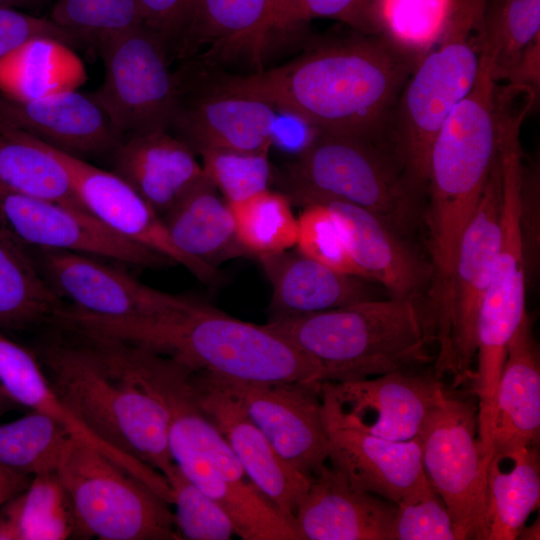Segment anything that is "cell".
Masks as SVG:
<instances>
[{"mask_svg":"<svg viewBox=\"0 0 540 540\" xmlns=\"http://www.w3.org/2000/svg\"><path fill=\"white\" fill-rule=\"evenodd\" d=\"M32 350L52 388L97 438L168 480L170 398L192 371L178 360L108 336L50 323Z\"/></svg>","mask_w":540,"mask_h":540,"instance_id":"1","label":"cell"},{"mask_svg":"<svg viewBox=\"0 0 540 540\" xmlns=\"http://www.w3.org/2000/svg\"><path fill=\"white\" fill-rule=\"evenodd\" d=\"M419 59L383 35L358 32L273 69L204 71L217 87L262 100L318 132L388 140L398 98Z\"/></svg>","mask_w":540,"mask_h":540,"instance_id":"2","label":"cell"},{"mask_svg":"<svg viewBox=\"0 0 540 540\" xmlns=\"http://www.w3.org/2000/svg\"><path fill=\"white\" fill-rule=\"evenodd\" d=\"M79 323L89 332L172 357L193 371L253 382L323 381L321 366L266 324L248 323L191 299L152 317L84 313Z\"/></svg>","mask_w":540,"mask_h":540,"instance_id":"3","label":"cell"},{"mask_svg":"<svg viewBox=\"0 0 540 540\" xmlns=\"http://www.w3.org/2000/svg\"><path fill=\"white\" fill-rule=\"evenodd\" d=\"M497 85L482 55L472 89L444 121L430 150L424 215L431 257L428 307L440 328L450 324L451 281L462 233L498 155Z\"/></svg>","mask_w":540,"mask_h":540,"instance_id":"4","label":"cell"},{"mask_svg":"<svg viewBox=\"0 0 540 540\" xmlns=\"http://www.w3.org/2000/svg\"><path fill=\"white\" fill-rule=\"evenodd\" d=\"M419 299H370L268 321L266 326L313 358L322 368L323 381L358 380L433 361L429 349L435 331Z\"/></svg>","mask_w":540,"mask_h":540,"instance_id":"5","label":"cell"},{"mask_svg":"<svg viewBox=\"0 0 540 540\" xmlns=\"http://www.w3.org/2000/svg\"><path fill=\"white\" fill-rule=\"evenodd\" d=\"M292 204L344 201L375 214L407 238L424 221L422 190L389 140L318 132L299 155L273 172Z\"/></svg>","mask_w":540,"mask_h":540,"instance_id":"6","label":"cell"},{"mask_svg":"<svg viewBox=\"0 0 540 540\" xmlns=\"http://www.w3.org/2000/svg\"><path fill=\"white\" fill-rule=\"evenodd\" d=\"M485 3L454 0L443 30L408 77L391 119L389 140L408 174L424 191L434 138L468 95L480 69Z\"/></svg>","mask_w":540,"mask_h":540,"instance_id":"7","label":"cell"},{"mask_svg":"<svg viewBox=\"0 0 540 540\" xmlns=\"http://www.w3.org/2000/svg\"><path fill=\"white\" fill-rule=\"evenodd\" d=\"M169 448L174 463L231 519L243 540H303L294 519L250 480L229 444L204 414L190 377L170 399Z\"/></svg>","mask_w":540,"mask_h":540,"instance_id":"8","label":"cell"},{"mask_svg":"<svg viewBox=\"0 0 540 540\" xmlns=\"http://www.w3.org/2000/svg\"><path fill=\"white\" fill-rule=\"evenodd\" d=\"M521 123L507 119L498 124V156L502 179V240L496 267L483 298L477 321V369L473 372L478 407L494 409L498 382L509 342L525 310L526 267L520 229L523 177Z\"/></svg>","mask_w":540,"mask_h":540,"instance_id":"9","label":"cell"},{"mask_svg":"<svg viewBox=\"0 0 540 540\" xmlns=\"http://www.w3.org/2000/svg\"><path fill=\"white\" fill-rule=\"evenodd\" d=\"M56 472L86 539H181L169 504L94 447L72 437Z\"/></svg>","mask_w":540,"mask_h":540,"instance_id":"10","label":"cell"},{"mask_svg":"<svg viewBox=\"0 0 540 540\" xmlns=\"http://www.w3.org/2000/svg\"><path fill=\"white\" fill-rule=\"evenodd\" d=\"M97 49L104 64V78L88 95L122 139L169 131L177 83L165 40L139 24L114 34Z\"/></svg>","mask_w":540,"mask_h":540,"instance_id":"11","label":"cell"},{"mask_svg":"<svg viewBox=\"0 0 540 540\" xmlns=\"http://www.w3.org/2000/svg\"><path fill=\"white\" fill-rule=\"evenodd\" d=\"M417 438L424 472L449 510L456 540L483 539L491 459L479 440L475 403L445 392Z\"/></svg>","mask_w":540,"mask_h":540,"instance_id":"12","label":"cell"},{"mask_svg":"<svg viewBox=\"0 0 540 540\" xmlns=\"http://www.w3.org/2000/svg\"><path fill=\"white\" fill-rule=\"evenodd\" d=\"M175 75L177 96L169 132L197 155L206 150L270 151L277 115L273 106L217 87L192 58Z\"/></svg>","mask_w":540,"mask_h":540,"instance_id":"13","label":"cell"},{"mask_svg":"<svg viewBox=\"0 0 540 540\" xmlns=\"http://www.w3.org/2000/svg\"><path fill=\"white\" fill-rule=\"evenodd\" d=\"M501 210L502 179L497 155L482 197L462 233L452 274L450 359L455 385L473 376L479 310L501 247Z\"/></svg>","mask_w":540,"mask_h":540,"instance_id":"14","label":"cell"},{"mask_svg":"<svg viewBox=\"0 0 540 540\" xmlns=\"http://www.w3.org/2000/svg\"><path fill=\"white\" fill-rule=\"evenodd\" d=\"M445 392L436 374L413 370L321 382L326 418L393 441L414 439Z\"/></svg>","mask_w":540,"mask_h":540,"instance_id":"15","label":"cell"},{"mask_svg":"<svg viewBox=\"0 0 540 540\" xmlns=\"http://www.w3.org/2000/svg\"><path fill=\"white\" fill-rule=\"evenodd\" d=\"M225 379L286 463L308 477L326 464L328 433L321 382Z\"/></svg>","mask_w":540,"mask_h":540,"instance_id":"16","label":"cell"},{"mask_svg":"<svg viewBox=\"0 0 540 540\" xmlns=\"http://www.w3.org/2000/svg\"><path fill=\"white\" fill-rule=\"evenodd\" d=\"M190 381L200 408L225 438L250 480L275 507L295 520L310 477L281 458L225 378L193 371Z\"/></svg>","mask_w":540,"mask_h":540,"instance_id":"17","label":"cell"},{"mask_svg":"<svg viewBox=\"0 0 540 540\" xmlns=\"http://www.w3.org/2000/svg\"><path fill=\"white\" fill-rule=\"evenodd\" d=\"M31 248V247H30ZM46 281L70 306L104 318L156 316L182 305L187 298L147 286L128 273L91 255L31 248Z\"/></svg>","mask_w":540,"mask_h":540,"instance_id":"18","label":"cell"},{"mask_svg":"<svg viewBox=\"0 0 540 540\" xmlns=\"http://www.w3.org/2000/svg\"><path fill=\"white\" fill-rule=\"evenodd\" d=\"M0 213L31 248L83 253L144 268L174 264L165 256L113 232L87 211L15 193L2 186Z\"/></svg>","mask_w":540,"mask_h":540,"instance_id":"19","label":"cell"},{"mask_svg":"<svg viewBox=\"0 0 540 540\" xmlns=\"http://www.w3.org/2000/svg\"><path fill=\"white\" fill-rule=\"evenodd\" d=\"M46 146L65 167L81 204L105 226L185 267L203 283L216 284L221 280L218 269L194 260L178 249L161 216L119 176Z\"/></svg>","mask_w":540,"mask_h":540,"instance_id":"20","label":"cell"},{"mask_svg":"<svg viewBox=\"0 0 540 540\" xmlns=\"http://www.w3.org/2000/svg\"><path fill=\"white\" fill-rule=\"evenodd\" d=\"M281 15L279 0H195L175 56L215 70L247 63L259 72L267 43L280 32Z\"/></svg>","mask_w":540,"mask_h":540,"instance_id":"21","label":"cell"},{"mask_svg":"<svg viewBox=\"0 0 540 540\" xmlns=\"http://www.w3.org/2000/svg\"><path fill=\"white\" fill-rule=\"evenodd\" d=\"M359 276L383 285L392 297L420 298L428 289L431 266L370 211L338 200H322Z\"/></svg>","mask_w":540,"mask_h":540,"instance_id":"22","label":"cell"},{"mask_svg":"<svg viewBox=\"0 0 540 540\" xmlns=\"http://www.w3.org/2000/svg\"><path fill=\"white\" fill-rule=\"evenodd\" d=\"M26 133L82 158L110 155L122 140L102 109L77 90L19 101L0 93V130Z\"/></svg>","mask_w":540,"mask_h":540,"instance_id":"23","label":"cell"},{"mask_svg":"<svg viewBox=\"0 0 540 540\" xmlns=\"http://www.w3.org/2000/svg\"><path fill=\"white\" fill-rule=\"evenodd\" d=\"M395 514V503L324 464L310 476L295 520L303 540H394Z\"/></svg>","mask_w":540,"mask_h":540,"instance_id":"24","label":"cell"},{"mask_svg":"<svg viewBox=\"0 0 540 540\" xmlns=\"http://www.w3.org/2000/svg\"><path fill=\"white\" fill-rule=\"evenodd\" d=\"M324 418L327 461L354 487L396 504L428 481L417 436L393 441Z\"/></svg>","mask_w":540,"mask_h":540,"instance_id":"25","label":"cell"},{"mask_svg":"<svg viewBox=\"0 0 540 540\" xmlns=\"http://www.w3.org/2000/svg\"><path fill=\"white\" fill-rule=\"evenodd\" d=\"M109 156L111 172L161 217L204 174L197 154L169 131L124 138Z\"/></svg>","mask_w":540,"mask_h":540,"instance_id":"26","label":"cell"},{"mask_svg":"<svg viewBox=\"0 0 540 540\" xmlns=\"http://www.w3.org/2000/svg\"><path fill=\"white\" fill-rule=\"evenodd\" d=\"M272 286L269 321L322 312L374 299L364 278L296 251L258 257Z\"/></svg>","mask_w":540,"mask_h":540,"instance_id":"27","label":"cell"},{"mask_svg":"<svg viewBox=\"0 0 540 540\" xmlns=\"http://www.w3.org/2000/svg\"><path fill=\"white\" fill-rule=\"evenodd\" d=\"M539 435V352L526 313L509 342L498 382L491 432L493 454L538 446Z\"/></svg>","mask_w":540,"mask_h":540,"instance_id":"28","label":"cell"},{"mask_svg":"<svg viewBox=\"0 0 540 540\" xmlns=\"http://www.w3.org/2000/svg\"><path fill=\"white\" fill-rule=\"evenodd\" d=\"M161 218L178 249L210 267L250 256L238 238L229 203L205 173Z\"/></svg>","mask_w":540,"mask_h":540,"instance_id":"29","label":"cell"},{"mask_svg":"<svg viewBox=\"0 0 540 540\" xmlns=\"http://www.w3.org/2000/svg\"><path fill=\"white\" fill-rule=\"evenodd\" d=\"M63 304L41 273L32 249L0 213V331L49 324Z\"/></svg>","mask_w":540,"mask_h":540,"instance_id":"30","label":"cell"},{"mask_svg":"<svg viewBox=\"0 0 540 540\" xmlns=\"http://www.w3.org/2000/svg\"><path fill=\"white\" fill-rule=\"evenodd\" d=\"M539 499L538 446L494 453L487 471L483 539H517Z\"/></svg>","mask_w":540,"mask_h":540,"instance_id":"31","label":"cell"},{"mask_svg":"<svg viewBox=\"0 0 540 540\" xmlns=\"http://www.w3.org/2000/svg\"><path fill=\"white\" fill-rule=\"evenodd\" d=\"M86 78L72 47L54 38L31 39L0 59V93L19 101L77 90Z\"/></svg>","mask_w":540,"mask_h":540,"instance_id":"32","label":"cell"},{"mask_svg":"<svg viewBox=\"0 0 540 540\" xmlns=\"http://www.w3.org/2000/svg\"><path fill=\"white\" fill-rule=\"evenodd\" d=\"M0 186L87 211L63 164L46 144L23 132L0 130Z\"/></svg>","mask_w":540,"mask_h":540,"instance_id":"33","label":"cell"},{"mask_svg":"<svg viewBox=\"0 0 540 540\" xmlns=\"http://www.w3.org/2000/svg\"><path fill=\"white\" fill-rule=\"evenodd\" d=\"M480 34L493 78L509 82L529 51L540 45V0H486Z\"/></svg>","mask_w":540,"mask_h":540,"instance_id":"34","label":"cell"},{"mask_svg":"<svg viewBox=\"0 0 540 540\" xmlns=\"http://www.w3.org/2000/svg\"><path fill=\"white\" fill-rule=\"evenodd\" d=\"M16 540L86 539L56 471L32 477L28 487L1 506Z\"/></svg>","mask_w":540,"mask_h":540,"instance_id":"35","label":"cell"},{"mask_svg":"<svg viewBox=\"0 0 540 540\" xmlns=\"http://www.w3.org/2000/svg\"><path fill=\"white\" fill-rule=\"evenodd\" d=\"M72 437L53 418L31 410L0 424V466L31 478L56 471Z\"/></svg>","mask_w":540,"mask_h":540,"instance_id":"36","label":"cell"},{"mask_svg":"<svg viewBox=\"0 0 540 540\" xmlns=\"http://www.w3.org/2000/svg\"><path fill=\"white\" fill-rule=\"evenodd\" d=\"M229 205L238 238L249 255L258 258L296 246L298 220L282 192L267 189Z\"/></svg>","mask_w":540,"mask_h":540,"instance_id":"37","label":"cell"},{"mask_svg":"<svg viewBox=\"0 0 540 540\" xmlns=\"http://www.w3.org/2000/svg\"><path fill=\"white\" fill-rule=\"evenodd\" d=\"M454 0H373L371 23L383 35L419 58L443 30Z\"/></svg>","mask_w":540,"mask_h":540,"instance_id":"38","label":"cell"},{"mask_svg":"<svg viewBox=\"0 0 540 540\" xmlns=\"http://www.w3.org/2000/svg\"><path fill=\"white\" fill-rule=\"evenodd\" d=\"M50 19L82 44L104 40L141 24L136 0H54Z\"/></svg>","mask_w":540,"mask_h":540,"instance_id":"39","label":"cell"},{"mask_svg":"<svg viewBox=\"0 0 540 540\" xmlns=\"http://www.w3.org/2000/svg\"><path fill=\"white\" fill-rule=\"evenodd\" d=\"M202 168L228 203L239 202L270 189L273 168L269 151L236 152L206 150L200 152Z\"/></svg>","mask_w":540,"mask_h":540,"instance_id":"40","label":"cell"},{"mask_svg":"<svg viewBox=\"0 0 540 540\" xmlns=\"http://www.w3.org/2000/svg\"><path fill=\"white\" fill-rule=\"evenodd\" d=\"M175 505V526L181 539L228 540L235 534L225 511L176 465L168 479Z\"/></svg>","mask_w":540,"mask_h":540,"instance_id":"41","label":"cell"},{"mask_svg":"<svg viewBox=\"0 0 540 540\" xmlns=\"http://www.w3.org/2000/svg\"><path fill=\"white\" fill-rule=\"evenodd\" d=\"M394 540H455L453 521L438 493L426 481L396 503Z\"/></svg>","mask_w":540,"mask_h":540,"instance_id":"42","label":"cell"},{"mask_svg":"<svg viewBox=\"0 0 540 540\" xmlns=\"http://www.w3.org/2000/svg\"><path fill=\"white\" fill-rule=\"evenodd\" d=\"M297 220L296 246L300 253L342 272L359 276L323 206L316 204L303 207Z\"/></svg>","mask_w":540,"mask_h":540,"instance_id":"43","label":"cell"},{"mask_svg":"<svg viewBox=\"0 0 540 540\" xmlns=\"http://www.w3.org/2000/svg\"><path fill=\"white\" fill-rule=\"evenodd\" d=\"M373 0H292L286 8L280 32L294 30L314 18L340 20L357 32L375 35L371 23Z\"/></svg>","mask_w":540,"mask_h":540,"instance_id":"44","label":"cell"},{"mask_svg":"<svg viewBox=\"0 0 540 540\" xmlns=\"http://www.w3.org/2000/svg\"><path fill=\"white\" fill-rule=\"evenodd\" d=\"M38 37L54 38L71 47L81 44L74 35L51 19L31 16L13 7H0V59Z\"/></svg>","mask_w":540,"mask_h":540,"instance_id":"45","label":"cell"},{"mask_svg":"<svg viewBox=\"0 0 540 540\" xmlns=\"http://www.w3.org/2000/svg\"><path fill=\"white\" fill-rule=\"evenodd\" d=\"M141 24L160 35L172 56L190 24L195 0H136Z\"/></svg>","mask_w":540,"mask_h":540,"instance_id":"46","label":"cell"},{"mask_svg":"<svg viewBox=\"0 0 540 540\" xmlns=\"http://www.w3.org/2000/svg\"><path fill=\"white\" fill-rule=\"evenodd\" d=\"M520 229L526 275L536 270L539 254V187L538 179L523 168L520 198Z\"/></svg>","mask_w":540,"mask_h":540,"instance_id":"47","label":"cell"},{"mask_svg":"<svg viewBox=\"0 0 540 540\" xmlns=\"http://www.w3.org/2000/svg\"><path fill=\"white\" fill-rule=\"evenodd\" d=\"M318 131L301 118L277 111L272 133V147L294 157L303 152L314 140Z\"/></svg>","mask_w":540,"mask_h":540,"instance_id":"48","label":"cell"},{"mask_svg":"<svg viewBox=\"0 0 540 540\" xmlns=\"http://www.w3.org/2000/svg\"><path fill=\"white\" fill-rule=\"evenodd\" d=\"M31 479V477L0 466V507L11 498L22 493L28 487Z\"/></svg>","mask_w":540,"mask_h":540,"instance_id":"49","label":"cell"},{"mask_svg":"<svg viewBox=\"0 0 540 540\" xmlns=\"http://www.w3.org/2000/svg\"><path fill=\"white\" fill-rule=\"evenodd\" d=\"M0 540H16L12 522L6 512L0 507Z\"/></svg>","mask_w":540,"mask_h":540,"instance_id":"50","label":"cell"},{"mask_svg":"<svg viewBox=\"0 0 540 540\" xmlns=\"http://www.w3.org/2000/svg\"><path fill=\"white\" fill-rule=\"evenodd\" d=\"M539 520L535 521L532 525L529 527L523 526L521 529L518 538L521 539H528V540H535L539 539Z\"/></svg>","mask_w":540,"mask_h":540,"instance_id":"51","label":"cell"},{"mask_svg":"<svg viewBox=\"0 0 540 540\" xmlns=\"http://www.w3.org/2000/svg\"><path fill=\"white\" fill-rule=\"evenodd\" d=\"M19 406L0 389V418Z\"/></svg>","mask_w":540,"mask_h":540,"instance_id":"52","label":"cell"},{"mask_svg":"<svg viewBox=\"0 0 540 540\" xmlns=\"http://www.w3.org/2000/svg\"><path fill=\"white\" fill-rule=\"evenodd\" d=\"M42 0H0V7H13L19 5H28L38 3Z\"/></svg>","mask_w":540,"mask_h":540,"instance_id":"53","label":"cell"},{"mask_svg":"<svg viewBox=\"0 0 540 540\" xmlns=\"http://www.w3.org/2000/svg\"><path fill=\"white\" fill-rule=\"evenodd\" d=\"M279 1L281 3V6H282V15H281V21H280V29H281V22H282L284 12H285L286 8L288 7V5L291 3L292 0H279Z\"/></svg>","mask_w":540,"mask_h":540,"instance_id":"54","label":"cell"}]
</instances>
